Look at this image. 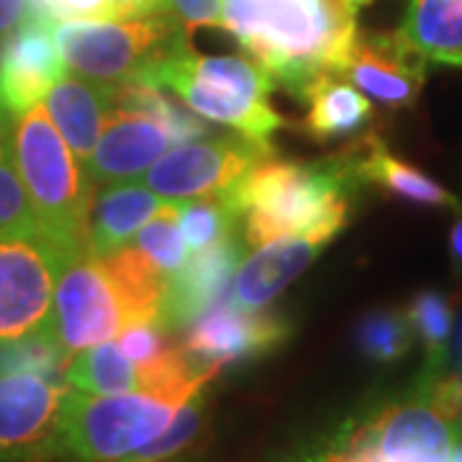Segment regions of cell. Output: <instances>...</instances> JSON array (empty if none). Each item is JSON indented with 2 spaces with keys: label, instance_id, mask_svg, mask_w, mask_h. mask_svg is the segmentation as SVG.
Here are the masks:
<instances>
[{
  "label": "cell",
  "instance_id": "6da1fadb",
  "mask_svg": "<svg viewBox=\"0 0 462 462\" xmlns=\"http://www.w3.org/2000/svg\"><path fill=\"white\" fill-rule=\"evenodd\" d=\"M221 29L296 98L339 72L360 32L342 0H224Z\"/></svg>",
  "mask_w": 462,
  "mask_h": 462
},
{
  "label": "cell",
  "instance_id": "7a4b0ae2",
  "mask_svg": "<svg viewBox=\"0 0 462 462\" xmlns=\"http://www.w3.org/2000/svg\"><path fill=\"white\" fill-rule=\"evenodd\" d=\"M357 188L360 182L342 154L321 162L267 157L218 196L245 218V239L257 249L300 234L334 239L349 221L352 193Z\"/></svg>",
  "mask_w": 462,
  "mask_h": 462
},
{
  "label": "cell",
  "instance_id": "3957f363",
  "mask_svg": "<svg viewBox=\"0 0 462 462\" xmlns=\"http://www.w3.org/2000/svg\"><path fill=\"white\" fill-rule=\"evenodd\" d=\"M134 83L178 93L193 114L224 124L249 142L273 147L282 116L273 108V78L249 57H206L190 44L144 69Z\"/></svg>",
  "mask_w": 462,
  "mask_h": 462
},
{
  "label": "cell",
  "instance_id": "277c9868",
  "mask_svg": "<svg viewBox=\"0 0 462 462\" xmlns=\"http://www.w3.org/2000/svg\"><path fill=\"white\" fill-rule=\"evenodd\" d=\"M11 149L44 234H50L69 254L90 249V208L96 185L51 124L44 103L14 121Z\"/></svg>",
  "mask_w": 462,
  "mask_h": 462
},
{
  "label": "cell",
  "instance_id": "5b68a950",
  "mask_svg": "<svg viewBox=\"0 0 462 462\" xmlns=\"http://www.w3.org/2000/svg\"><path fill=\"white\" fill-rule=\"evenodd\" d=\"M221 373L175 391H129L93 396L72 388L62 413L60 462H114L157 439L182 406Z\"/></svg>",
  "mask_w": 462,
  "mask_h": 462
},
{
  "label": "cell",
  "instance_id": "8992f818",
  "mask_svg": "<svg viewBox=\"0 0 462 462\" xmlns=\"http://www.w3.org/2000/svg\"><path fill=\"white\" fill-rule=\"evenodd\" d=\"M51 36L65 69L100 83H134L144 69L190 44L175 14L121 21H54Z\"/></svg>",
  "mask_w": 462,
  "mask_h": 462
},
{
  "label": "cell",
  "instance_id": "52a82bcc",
  "mask_svg": "<svg viewBox=\"0 0 462 462\" xmlns=\"http://www.w3.org/2000/svg\"><path fill=\"white\" fill-rule=\"evenodd\" d=\"M69 257L44 231L0 239V345L51 339L54 288Z\"/></svg>",
  "mask_w": 462,
  "mask_h": 462
},
{
  "label": "cell",
  "instance_id": "ba28073f",
  "mask_svg": "<svg viewBox=\"0 0 462 462\" xmlns=\"http://www.w3.org/2000/svg\"><path fill=\"white\" fill-rule=\"evenodd\" d=\"M126 327V311L98 254L75 252L62 264L54 288L51 342L69 360L88 346L116 339Z\"/></svg>",
  "mask_w": 462,
  "mask_h": 462
},
{
  "label": "cell",
  "instance_id": "9c48e42d",
  "mask_svg": "<svg viewBox=\"0 0 462 462\" xmlns=\"http://www.w3.org/2000/svg\"><path fill=\"white\" fill-rule=\"evenodd\" d=\"M72 385L62 375H0V462H60V430Z\"/></svg>",
  "mask_w": 462,
  "mask_h": 462
},
{
  "label": "cell",
  "instance_id": "30bf717a",
  "mask_svg": "<svg viewBox=\"0 0 462 462\" xmlns=\"http://www.w3.org/2000/svg\"><path fill=\"white\" fill-rule=\"evenodd\" d=\"M267 157H273V147L249 142L242 134L203 136L162 154L142 175V185L167 200L218 196Z\"/></svg>",
  "mask_w": 462,
  "mask_h": 462
},
{
  "label": "cell",
  "instance_id": "8fae6325",
  "mask_svg": "<svg viewBox=\"0 0 462 462\" xmlns=\"http://www.w3.org/2000/svg\"><path fill=\"white\" fill-rule=\"evenodd\" d=\"M288 324L281 316L263 309H242L234 303H218L200 314L182 342L188 357L200 367L226 365L273 352L288 337Z\"/></svg>",
  "mask_w": 462,
  "mask_h": 462
},
{
  "label": "cell",
  "instance_id": "7c38bea8",
  "mask_svg": "<svg viewBox=\"0 0 462 462\" xmlns=\"http://www.w3.org/2000/svg\"><path fill=\"white\" fill-rule=\"evenodd\" d=\"M337 75L380 106L398 111L416 106L427 80V60L406 50L396 33L357 32Z\"/></svg>",
  "mask_w": 462,
  "mask_h": 462
},
{
  "label": "cell",
  "instance_id": "4fadbf2b",
  "mask_svg": "<svg viewBox=\"0 0 462 462\" xmlns=\"http://www.w3.org/2000/svg\"><path fill=\"white\" fill-rule=\"evenodd\" d=\"M65 62L51 36V21L29 16L0 44V106L18 118L44 103Z\"/></svg>",
  "mask_w": 462,
  "mask_h": 462
},
{
  "label": "cell",
  "instance_id": "5bb4252c",
  "mask_svg": "<svg viewBox=\"0 0 462 462\" xmlns=\"http://www.w3.org/2000/svg\"><path fill=\"white\" fill-rule=\"evenodd\" d=\"M172 136L149 116L114 106L93 154L85 162V172L96 188L129 182L144 175L172 147Z\"/></svg>",
  "mask_w": 462,
  "mask_h": 462
},
{
  "label": "cell",
  "instance_id": "9a60e30c",
  "mask_svg": "<svg viewBox=\"0 0 462 462\" xmlns=\"http://www.w3.org/2000/svg\"><path fill=\"white\" fill-rule=\"evenodd\" d=\"M245 260L242 242L236 234L214 247L190 252L178 273L170 275L165 306H162V329L178 331L190 327L200 314L214 309L226 293V285L236 275Z\"/></svg>",
  "mask_w": 462,
  "mask_h": 462
},
{
  "label": "cell",
  "instance_id": "2e32d148",
  "mask_svg": "<svg viewBox=\"0 0 462 462\" xmlns=\"http://www.w3.org/2000/svg\"><path fill=\"white\" fill-rule=\"evenodd\" d=\"M329 242L331 239L324 234H300L257 247L249 260H242L234 275L231 303L254 311L264 309L273 298L285 291V285H291L314 263Z\"/></svg>",
  "mask_w": 462,
  "mask_h": 462
},
{
  "label": "cell",
  "instance_id": "e0dca14e",
  "mask_svg": "<svg viewBox=\"0 0 462 462\" xmlns=\"http://www.w3.org/2000/svg\"><path fill=\"white\" fill-rule=\"evenodd\" d=\"M342 157L360 185H375L393 199L419 203V206H437V208L447 206L462 211V203L447 188L427 178L419 167L391 154V149L385 147L378 134H367L363 139L352 142L342 152Z\"/></svg>",
  "mask_w": 462,
  "mask_h": 462
},
{
  "label": "cell",
  "instance_id": "ac0fdd59",
  "mask_svg": "<svg viewBox=\"0 0 462 462\" xmlns=\"http://www.w3.org/2000/svg\"><path fill=\"white\" fill-rule=\"evenodd\" d=\"M44 108L57 132L85 165L98 144L106 114L114 108V83H100L65 69V75L47 93Z\"/></svg>",
  "mask_w": 462,
  "mask_h": 462
},
{
  "label": "cell",
  "instance_id": "d6986e66",
  "mask_svg": "<svg viewBox=\"0 0 462 462\" xmlns=\"http://www.w3.org/2000/svg\"><path fill=\"white\" fill-rule=\"evenodd\" d=\"M167 199L152 193L139 182H114L103 185L93 196L90 208V252L106 257L114 249L129 245L136 231L160 211Z\"/></svg>",
  "mask_w": 462,
  "mask_h": 462
},
{
  "label": "cell",
  "instance_id": "ffe728a7",
  "mask_svg": "<svg viewBox=\"0 0 462 462\" xmlns=\"http://www.w3.org/2000/svg\"><path fill=\"white\" fill-rule=\"evenodd\" d=\"M100 263L106 267L116 293L121 298L129 327L162 321V306H165L170 275L162 273L152 257H147L134 245H124V247L114 249L111 254L100 257Z\"/></svg>",
  "mask_w": 462,
  "mask_h": 462
},
{
  "label": "cell",
  "instance_id": "44dd1931",
  "mask_svg": "<svg viewBox=\"0 0 462 462\" xmlns=\"http://www.w3.org/2000/svg\"><path fill=\"white\" fill-rule=\"evenodd\" d=\"M300 100L309 103L300 132L316 142H329L339 136L363 132L373 118V106L360 90H355L339 75H321L303 90Z\"/></svg>",
  "mask_w": 462,
  "mask_h": 462
},
{
  "label": "cell",
  "instance_id": "7402d4cb",
  "mask_svg": "<svg viewBox=\"0 0 462 462\" xmlns=\"http://www.w3.org/2000/svg\"><path fill=\"white\" fill-rule=\"evenodd\" d=\"M396 39L427 62L462 51V0H411Z\"/></svg>",
  "mask_w": 462,
  "mask_h": 462
},
{
  "label": "cell",
  "instance_id": "603a6c76",
  "mask_svg": "<svg viewBox=\"0 0 462 462\" xmlns=\"http://www.w3.org/2000/svg\"><path fill=\"white\" fill-rule=\"evenodd\" d=\"M62 378L80 393L93 396H111V393H129L144 391L142 375L134 360H129L116 339L100 342L72 355L67 360Z\"/></svg>",
  "mask_w": 462,
  "mask_h": 462
},
{
  "label": "cell",
  "instance_id": "cb8c5ba5",
  "mask_svg": "<svg viewBox=\"0 0 462 462\" xmlns=\"http://www.w3.org/2000/svg\"><path fill=\"white\" fill-rule=\"evenodd\" d=\"M114 106L154 118L175 142H193L211 136L208 124L199 118V114L182 108L178 100L165 96L162 88H152L144 83H114Z\"/></svg>",
  "mask_w": 462,
  "mask_h": 462
},
{
  "label": "cell",
  "instance_id": "d4e9b609",
  "mask_svg": "<svg viewBox=\"0 0 462 462\" xmlns=\"http://www.w3.org/2000/svg\"><path fill=\"white\" fill-rule=\"evenodd\" d=\"M33 16L47 21H121L172 14L167 0H32Z\"/></svg>",
  "mask_w": 462,
  "mask_h": 462
},
{
  "label": "cell",
  "instance_id": "484cf974",
  "mask_svg": "<svg viewBox=\"0 0 462 462\" xmlns=\"http://www.w3.org/2000/svg\"><path fill=\"white\" fill-rule=\"evenodd\" d=\"M239 216L229 208L221 196H203V199L180 200L178 208V226L190 252L214 247L218 242L236 234Z\"/></svg>",
  "mask_w": 462,
  "mask_h": 462
},
{
  "label": "cell",
  "instance_id": "4316f807",
  "mask_svg": "<svg viewBox=\"0 0 462 462\" xmlns=\"http://www.w3.org/2000/svg\"><path fill=\"white\" fill-rule=\"evenodd\" d=\"M409 321L413 334L427 349V373H445L447 346L452 334V306L442 293H419L409 306Z\"/></svg>",
  "mask_w": 462,
  "mask_h": 462
},
{
  "label": "cell",
  "instance_id": "83f0119b",
  "mask_svg": "<svg viewBox=\"0 0 462 462\" xmlns=\"http://www.w3.org/2000/svg\"><path fill=\"white\" fill-rule=\"evenodd\" d=\"M42 229L32 199L23 188L14 162L11 136L0 142V239L5 236H21V234H36Z\"/></svg>",
  "mask_w": 462,
  "mask_h": 462
},
{
  "label": "cell",
  "instance_id": "f1b7e54d",
  "mask_svg": "<svg viewBox=\"0 0 462 462\" xmlns=\"http://www.w3.org/2000/svg\"><path fill=\"white\" fill-rule=\"evenodd\" d=\"M178 208H180V200H165L160 206V211L152 216L134 236V247L152 257L167 275L178 273L182 263L188 260L185 239L178 226Z\"/></svg>",
  "mask_w": 462,
  "mask_h": 462
},
{
  "label": "cell",
  "instance_id": "f546056e",
  "mask_svg": "<svg viewBox=\"0 0 462 462\" xmlns=\"http://www.w3.org/2000/svg\"><path fill=\"white\" fill-rule=\"evenodd\" d=\"M413 329L401 311H373L357 327V345L375 363H396L411 349Z\"/></svg>",
  "mask_w": 462,
  "mask_h": 462
},
{
  "label": "cell",
  "instance_id": "4dcf8cb0",
  "mask_svg": "<svg viewBox=\"0 0 462 462\" xmlns=\"http://www.w3.org/2000/svg\"><path fill=\"white\" fill-rule=\"evenodd\" d=\"M116 342L129 360L136 365H147L157 360L175 339H170V331L162 329L160 324H134L121 331Z\"/></svg>",
  "mask_w": 462,
  "mask_h": 462
},
{
  "label": "cell",
  "instance_id": "1f68e13d",
  "mask_svg": "<svg viewBox=\"0 0 462 462\" xmlns=\"http://www.w3.org/2000/svg\"><path fill=\"white\" fill-rule=\"evenodd\" d=\"M167 5L188 32L221 29L224 0H167Z\"/></svg>",
  "mask_w": 462,
  "mask_h": 462
},
{
  "label": "cell",
  "instance_id": "d6a6232c",
  "mask_svg": "<svg viewBox=\"0 0 462 462\" xmlns=\"http://www.w3.org/2000/svg\"><path fill=\"white\" fill-rule=\"evenodd\" d=\"M32 16V0H0V44Z\"/></svg>",
  "mask_w": 462,
  "mask_h": 462
},
{
  "label": "cell",
  "instance_id": "836d02e7",
  "mask_svg": "<svg viewBox=\"0 0 462 462\" xmlns=\"http://www.w3.org/2000/svg\"><path fill=\"white\" fill-rule=\"evenodd\" d=\"M449 254L452 263L457 267V273H462V211L457 216V221L452 224V234H449Z\"/></svg>",
  "mask_w": 462,
  "mask_h": 462
},
{
  "label": "cell",
  "instance_id": "e575fe53",
  "mask_svg": "<svg viewBox=\"0 0 462 462\" xmlns=\"http://www.w3.org/2000/svg\"><path fill=\"white\" fill-rule=\"evenodd\" d=\"M316 455H319V449H314V452L298 449V452H291V455H282L278 462H316Z\"/></svg>",
  "mask_w": 462,
  "mask_h": 462
},
{
  "label": "cell",
  "instance_id": "d590c367",
  "mask_svg": "<svg viewBox=\"0 0 462 462\" xmlns=\"http://www.w3.org/2000/svg\"><path fill=\"white\" fill-rule=\"evenodd\" d=\"M14 121H16V118L0 106V142L11 136V132H14Z\"/></svg>",
  "mask_w": 462,
  "mask_h": 462
},
{
  "label": "cell",
  "instance_id": "8d00e7d4",
  "mask_svg": "<svg viewBox=\"0 0 462 462\" xmlns=\"http://www.w3.org/2000/svg\"><path fill=\"white\" fill-rule=\"evenodd\" d=\"M342 3H345L346 11H349V14H355V16H357V14L363 11L365 5H370L373 0H342Z\"/></svg>",
  "mask_w": 462,
  "mask_h": 462
},
{
  "label": "cell",
  "instance_id": "74e56055",
  "mask_svg": "<svg viewBox=\"0 0 462 462\" xmlns=\"http://www.w3.org/2000/svg\"><path fill=\"white\" fill-rule=\"evenodd\" d=\"M437 62H442V65H452V67H462V51H457V54H445V57H439Z\"/></svg>",
  "mask_w": 462,
  "mask_h": 462
},
{
  "label": "cell",
  "instance_id": "f35d334b",
  "mask_svg": "<svg viewBox=\"0 0 462 462\" xmlns=\"http://www.w3.org/2000/svg\"><path fill=\"white\" fill-rule=\"evenodd\" d=\"M449 462H462V439L455 445V449H452V457H449Z\"/></svg>",
  "mask_w": 462,
  "mask_h": 462
},
{
  "label": "cell",
  "instance_id": "ab89813d",
  "mask_svg": "<svg viewBox=\"0 0 462 462\" xmlns=\"http://www.w3.org/2000/svg\"><path fill=\"white\" fill-rule=\"evenodd\" d=\"M460 352H462V331H460Z\"/></svg>",
  "mask_w": 462,
  "mask_h": 462
}]
</instances>
